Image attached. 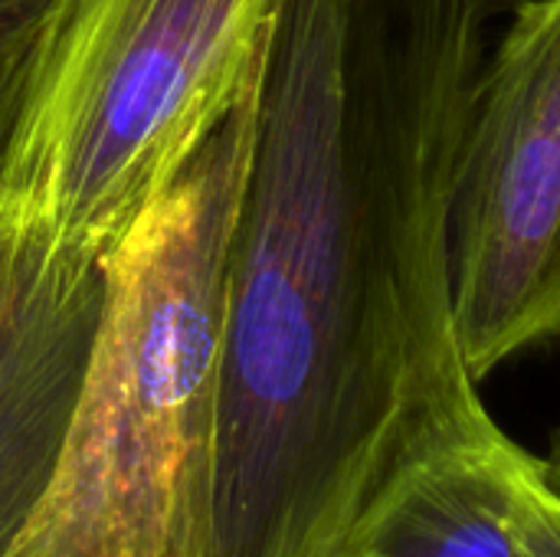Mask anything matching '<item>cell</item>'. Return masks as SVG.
I'll list each match as a JSON object with an SVG mask.
<instances>
[{
	"instance_id": "cell-1",
	"label": "cell",
	"mask_w": 560,
	"mask_h": 557,
	"mask_svg": "<svg viewBox=\"0 0 560 557\" xmlns=\"http://www.w3.org/2000/svg\"><path fill=\"white\" fill-rule=\"evenodd\" d=\"M512 7L282 0L194 557H345L407 473L495 423L459 348L450 210Z\"/></svg>"
},
{
	"instance_id": "cell-2",
	"label": "cell",
	"mask_w": 560,
	"mask_h": 557,
	"mask_svg": "<svg viewBox=\"0 0 560 557\" xmlns=\"http://www.w3.org/2000/svg\"><path fill=\"white\" fill-rule=\"evenodd\" d=\"M262 85L102 259L105 305L43 499L3 557H194L230 243Z\"/></svg>"
},
{
	"instance_id": "cell-3",
	"label": "cell",
	"mask_w": 560,
	"mask_h": 557,
	"mask_svg": "<svg viewBox=\"0 0 560 557\" xmlns=\"http://www.w3.org/2000/svg\"><path fill=\"white\" fill-rule=\"evenodd\" d=\"M282 0H52L0 121V220L102 263L262 85Z\"/></svg>"
},
{
	"instance_id": "cell-4",
	"label": "cell",
	"mask_w": 560,
	"mask_h": 557,
	"mask_svg": "<svg viewBox=\"0 0 560 557\" xmlns=\"http://www.w3.org/2000/svg\"><path fill=\"white\" fill-rule=\"evenodd\" d=\"M450 269L476 381L560 338V0H515L479 66L453 174Z\"/></svg>"
},
{
	"instance_id": "cell-5",
	"label": "cell",
	"mask_w": 560,
	"mask_h": 557,
	"mask_svg": "<svg viewBox=\"0 0 560 557\" xmlns=\"http://www.w3.org/2000/svg\"><path fill=\"white\" fill-rule=\"evenodd\" d=\"M102 305V263L0 220V557L46 492Z\"/></svg>"
},
{
	"instance_id": "cell-6",
	"label": "cell",
	"mask_w": 560,
	"mask_h": 557,
	"mask_svg": "<svg viewBox=\"0 0 560 557\" xmlns=\"http://www.w3.org/2000/svg\"><path fill=\"white\" fill-rule=\"evenodd\" d=\"M525 453L499 423L407 473L345 557H515L512 506Z\"/></svg>"
},
{
	"instance_id": "cell-7",
	"label": "cell",
	"mask_w": 560,
	"mask_h": 557,
	"mask_svg": "<svg viewBox=\"0 0 560 557\" xmlns=\"http://www.w3.org/2000/svg\"><path fill=\"white\" fill-rule=\"evenodd\" d=\"M515 557H560V492L545 479V460H535L512 506Z\"/></svg>"
},
{
	"instance_id": "cell-8",
	"label": "cell",
	"mask_w": 560,
	"mask_h": 557,
	"mask_svg": "<svg viewBox=\"0 0 560 557\" xmlns=\"http://www.w3.org/2000/svg\"><path fill=\"white\" fill-rule=\"evenodd\" d=\"M49 3L52 0H0V121Z\"/></svg>"
},
{
	"instance_id": "cell-9",
	"label": "cell",
	"mask_w": 560,
	"mask_h": 557,
	"mask_svg": "<svg viewBox=\"0 0 560 557\" xmlns=\"http://www.w3.org/2000/svg\"><path fill=\"white\" fill-rule=\"evenodd\" d=\"M545 479L555 486L560 492V430L558 437H555V443H551V453H548V460H545Z\"/></svg>"
}]
</instances>
